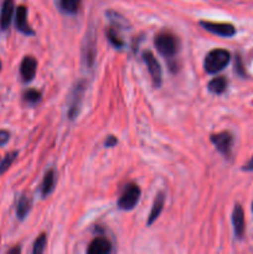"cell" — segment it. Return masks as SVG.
Wrapping results in <instances>:
<instances>
[{"label":"cell","mask_w":253,"mask_h":254,"mask_svg":"<svg viewBox=\"0 0 253 254\" xmlns=\"http://www.w3.org/2000/svg\"><path fill=\"white\" fill-rule=\"evenodd\" d=\"M84 89H86V86H84V82H78V83L74 84L73 89L71 92V96H69L68 101V117L69 119H74L78 114L79 107H81L82 98H83Z\"/></svg>","instance_id":"cell-5"},{"label":"cell","mask_w":253,"mask_h":254,"mask_svg":"<svg viewBox=\"0 0 253 254\" xmlns=\"http://www.w3.org/2000/svg\"><path fill=\"white\" fill-rule=\"evenodd\" d=\"M252 211H253V203H252Z\"/></svg>","instance_id":"cell-29"},{"label":"cell","mask_w":253,"mask_h":254,"mask_svg":"<svg viewBox=\"0 0 253 254\" xmlns=\"http://www.w3.org/2000/svg\"><path fill=\"white\" fill-rule=\"evenodd\" d=\"M45 246H46V235H44V233H42V235L40 236L36 241H35L34 250H32V252H34V254L42 253L45 250Z\"/></svg>","instance_id":"cell-23"},{"label":"cell","mask_w":253,"mask_h":254,"mask_svg":"<svg viewBox=\"0 0 253 254\" xmlns=\"http://www.w3.org/2000/svg\"><path fill=\"white\" fill-rule=\"evenodd\" d=\"M117 143H118V139L114 138L113 135H109L106 140V146H114L117 145Z\"/></svg>","instance_id":"cell-25"},{"label":"cell","mask_w":253,"mask_h":254,"mask_svg":"<svg viewBox=\"0 0 253 254\" xmlns=\"http://www.w3.org/2000/svg\"><path fill=\"white\" fill-rule=\"evenodd\" d=\"M81 5V0H60V7L67 14H76Z\"/></svg>","instance_id":"cell-18"},{"label":"cell","mask_w":253,"mask_h":254,"mask_svg":"<svg viewBox=\"0 0 253 254\" xmlns=\"http://www.w3.org/2000/svg\"><path fill=\"white\" fill-rule=\"evenodd\" d=\"M144 61H145L146 66H148V71L150 73L151 79H153V83L155 87H160L161 84V67L159 64V62L156 61V59L154 57V55L151 52L146 51L143 55Z\"/></svg>","instance_id":"cell-8"},{"label":"cell","mask_w":253,"mask_h":254,"mask_svg":"<svg viewBox=\"0 0 253 254\" xmlns=\"http://www.w3.org/2000/svg\"><path fill=\"white\" fill-rule=\"evenodd\" d=\"M16 29L25 35H32L34 31L27 24V9L24 5H20L16 10V19H15Z\"/></svg>","instance_id":"cell-11"},{"label":"cell","mask_w":253,"mask_h":254,"mask_svg":"<svg viewBox=\"0 0 253 254\" xmlns=\"http://www.w3.org/2000/svg\"><path fill=\"white\" fill-rule=\"evenodd\" d=\"M14 0H5L2 4L1 12H0V27L1 30L9 29L14 14Z\"/></svg>","instance_id":"cell-12"},{"label":"cell","mask_w":253,"mask_h":254,"mask_svg":"<svg viewBox=\"0 0 253 254\" xmlns=\"http://www.w3.org/2000/svg\"><path fill=\"white\" fill-rule=\"evenodd\" d=\"M24 99L29 103H37L41 99V93L36 89H29L24 93Z\"/></svg>","instance_id":"cell-22"},{"label":"cell","mask_w":253,"mask_h":254,"mask_svg":"<svg viewBox=\"0 0 253 254\" xmlns=\"http://www.w3.org/2000/svg\"><path fill=\"white\" fill-rule=\"evenodd\" d=\"M0 69H1V61H0Z\"/></svg>","instance_id":"cell-28"},{"label":"cell","mask_w":253,"mask_h":254,"mask_svg":"<svg viewBox=\"0 0 253 254\" xmlns=\"http://www.w3.org/2000/svg\"><path fill=\"white\" fill-rule=\"evenodd\" d=\"M112 251V246L106 238H96L92 241L87 252L88 254H107Z\"/></svg>","instance_id":"cell-13"},{"label":"cell","mask_w":253,"mask_h":254,"mask_svg":"<svg viewBox=\"0 0 253 254\" xmlns=\"http://www.w3.org/2000/svg\"><path fill=\"white\" fill-rule=\"evenodd\" d=\"M107 37H108L109 42H111L114 47H117V49H122V47L124 46L123 40L118 36V34H117V31L113 27H109V29L107 30Z\"/></svg>","instance_id":"cell-19"},{"label":"cell","mask_w":253,"mask_h":254,"mask_svg":"<svg viewBox=\"0 0 253 254\" xmlns=\"http://www.w3.org/2000/svg\"><path fill=\"white\" fill-rule=\"evenodd\" d=\"M96 56V34L93 29L89 30L84 37L83 47H82V60L86 67H92Z\"/></svg>","instance_id":"cell-4"},{"label":"cell","mask_w":253,"mask_h":254,"mask_svg":"<svg viewBox=\"0 0 253 254\" xmlns=\"http://www.w3.org/2000/svg\"><path fill=\"white\" fill-rule=\"evenodd\" d=\"M203 29L212 34L220 35L223 37H231L236 34V29L232 24H225V22H211V21H201Z\"/></svg>","instance_id":"cell-7"},{"label":"cell","mask_w":253,"mask_h":254,"mask_svg":"<svg viewBox=\"0 0 253 254\" xmlns=\"http://www.w3.org/2000/svg\"><path fill=\"white\" fill-rule=\"evenodd\" d=\"M226 88H227V79L222 76L211 79L210 83H208V91L215 94L223 93Z\"/></svg>","instance_id":"cell-16"},{"label":"cell","mask_w":253,"mask_h":254,"mask_svg":"<svg viewBox=\"0 0 253 254\" xmlns=\"http://www.w3.org/2000/svg\"><path fill=\"white\" fill-rule=\"evenodd\" d=\"M232 225L235 230V235L237 238H242L245 235L246 230V221H245V212L241 205H236L232 212Z\"/></svg>","instance_id":"cell-9"},{"label":"cell","mask_w":253,"mask_h":254,"mask_svg":"<svg viewBox=\"0 0 253 254\" xmlns=\"http://www.w3.org/2000/svg\"><path fill=\"white\" fill-rule=\"evenodd\" d=\"M36 68H37V62L34 57L26 56L21 62V66H20V74H21V78L24 82H30L34 79L35 74H36Z\"/></svg>","instance_id":"cell-10"},{"label":"cell","mask_w":253,"mask_h":254,"mask_svg":"<svg viewBox=\"0 0 253 254\" xmlns=\"http://www.w3.org/2000/svg\"><path fill=\"white\" fill-rule=\"evenodd\" d=\"M30 208H31V201H30V198L26 197V196H22L19 200V202H17V217H19L20 220H24L27 216V213H29Z\"/></svg>","instance_id":"cell-17"},{"label":"cell","mask_w":253,"mask_h":254,"mask_svg":"<svg viewBox=\"0 0 253 254\" xmlns=\"http://www.w3.org/2000/svg\"><path fill=\"white\" fill-rule=\"evenodd\" d=\"M243 170H246V171H252L253 170V158L251 159V160L248 161V163L246 164L245 166H243Z\"/></svg>","instance_id":"cell-26"},{"label":"cell","mask_w":253,"mask_h":254,"mask_svg":"<svg viewBox=\"0 0 253 254\" xmlns=\"http://www.w3.org/2000/svg\"><path fill=\"white\" fill-rule=\"evenodd\" d=\"M107 15H108L109 20H111L113 24H116L117 26H121V27H126V25H128V21H126V19H124L122 15H119L118 12L116 11H108L107 12ZM128 27V26H126Z\"/></svg>","instance_id":"cell-21"},{"label":"cell","mask_w":253,"mask_h":254,"mask_svg":"<svg viewBox=\"0 0 253 254\" xmlns=\"http://www.w3.org/2000/svg\"><path fill=\"white\" fill-rule=\"evenodd\" d=\"M55 189V171L49 170L46 174H45L44 181H42L41 185V193L44 197H47L50 193L54 191Z\"/></svg>","instance_id":"cell-15"},{"label":"cell","mask_w":253,"mask_h":254,"mask_svg":"<svg viewBox=\"0 0 253 254\" xmlns=\"http://www.w3.org/2000/svg\"><path fill=\"white\" fill-rule=\"evenodd\" d=\"M154 44H155L156 50L165 57L174 56L179 50L178 39L169 32H161L156 35Z\"/></svg>","instance_id":"cell-2"},{"label":"cell","mask_w":253,"mask_h":254,"mask_svg":"<svg viewBox=\"0 0 253 254\" xmlns=\"http://www.w3.org/2000/svg\"><path fill=\"white\" fill-rule=\"evenodd\" d=\"M211 141H212L213 145L216 146V149H217L221 154H223L225 156H230L231 149H232L233 145L232 134L228 133V131L213 134V135L211 136Z\"/></svg>","instance_id":"cell-6"},{"label":"cell","mask_w":253,"mask_h":254,"mask_svg":"<svg viewBox=\"0 0 253 254\" xmlns=\"http://www.w3.org/2000/svg\"><path fill=\"white\" fill-rule=\"evenodd\" d=\"M16 156H17V151H12V153H9L4 159H2L1 164H0V174L5 173V171L10 168V165L14 163Z\"/></svg>","instance_id":"cell-20"},{"label":"cell","mask_w":253,"mask_h":254,"mask_svg":"<svg viewBox=\"0 0 253 254\" xmlns=\"http://www.w3.org/2000/svg\"><path fill=\"white\" fill-rule=\"evenodd\" d=\"M10 139V133L7 130H0V146L6 144Z\"/></svg>","instance_id":"cell-24"},{"label":"cell","mask_w":253,"mask_h":254,"mask_svg":"<svg viewBox=\"0 0 253 254\" xmlns=\"http://www.w3.org/2000/svg\"><path fill=\"white\" fill-rule=\"evenodd\" d=\"M9 253H20V248L16 247V248H14V250H10Z\"/></svg>","instance_id":"cell-27"},{"label":"cell","mask_w":253,"mask_h":254,"mask_svg":"<svg viewBox=\"0 0 253 254\" xmlns=\"http://www.w3.org/2000/svg\"><path fill=\"white\" fill-rule=\"evenodd\" d=\"M164 202H165V195H164L163 192H159L158 195H156L155 200H154L153 207H151L150 215H149L148 222H146V223H148V226L153 225V223L155 222L156 220H158L159 215H160L161 211H163Z\"/></svg>","instance_id":"cell-14"},{"label":"cell","mask_w":253,"mask_h":254,"mask_svg":"<svg viewBox=\"0 0 253 254\" xmlns=\"http://www.w3.org/2000/svg\"><path fill=\"white\" fill-rule=\"evenodd\" d=\"M140 198V189L135 184H130L126 188L118 200V207L123 211L133 210Z\"/></svg>","instance_id":"cell-3"},{"label":"cell","mask_w":253,"mask_h":254,"mask_svg":"<svg viewBox=\"0 0 253 254\" xmlns=\"http://www.w3.org/2000/svg\"><path fill=\"white\" fill-rule=\"evenodd\" d=\"M230 60L231 55L227 50L215 49L207 54L203 62V67L207 73H217L230 64Z\"/></svg>","instance_id":"cell-1"}]
</instances>
